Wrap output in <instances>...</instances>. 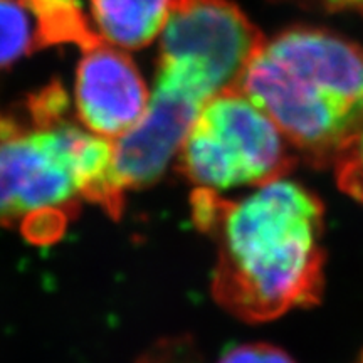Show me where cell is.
<instances>
[{
    "mask_svg": "<svg viewBox=\"0 0 363 363\" xmlns=\"http://www.w3.org/2000/svg\"><path fill=\"white\" fill-rule=\"evenodd\" d=\"M190 208L195 227L217 244L212 291L230 315L262 323L320 303L325 207L316 194L284 179L239 201L197 187Z\"/></svg>",
    "mask_w": 363,
    "mask_h": 363,
    "instance_id": "cell-1",
    "label": "cell"
},
{
    "mask_svg": "<svg viewBox=\"0 0 363 363\" xmlns=\"http://www.w3.org/2000/svg\"><path fill=\"white\" fill-rule=\"evenodd\" d=\"M238 86L311 165L335 163L363 116V49L294 27L257 49Z\"/></svg>",
    "mask_w": 363,
    "mask_h": 363,
    "instance_id": "cell-2",
    "label": "cell"
},
{
    "mask_svg": "<svg viewBox=\"0 0 363 363\" xmlns=\"http://www.w3.org/2000/svg\"><path fill=\"white\" fill-rule=\"evenodd\" d=\"M289 147L274 121L233 86L203 104L179 150L177 169L199 189L259 187L293 170Z\"/></svg>",
    "mask_w": 363,
    "mask_h": 363,
    "instance_id": "cell-3",
    "label": "cell"
},
{
    "mask_svg": "<svg viewBox=\"0 0 363 363\" xmlns=\"http://www.w3.org/2000/svg\"><path fill=\"white\" fill-rule=\"evenodd\" d=\"M262 43L233 0H170L157 72L211 99L238 86Z\"/></svg>",
    "mask_w": 363,
    "mask_h": 363,
    "instance_id": "cell-4",
    "label": "cell"
},
{
    "mask_svg": "<svg viewBox=\"0 0 363 363\" xmlns=\"http://www.w3.org/2000/svg\"><path fill=\"white\" fill-rule=\"evenodd\" d=\"M72 126L66 120L51 128H33L6 115L0 128V225L11 227L44 207L78 214L69 155Z\"/></svg>",
    "mask_w": 363,
    "mask_h": 363,
    "instance_id": "cell-5",
    "label": "cell"
},
{
    "mask_svg": "<svg viewBox=\"0 0 363 363\" xmlns=\"http://www.w3.org/2000/svg\"><path fill=\"white\" fill-rule=\"evenodd\" d=\"M206 103L185 86L157 76L142 120L113 142V167L121 187L145 189L155 184Z\"/></svg>",
    "mask_w": 363,
    "mask_h": 363,
    "instance_id": "cell-6",
    "label": "cell"
},
{
    "mask_svg": "<svg viewBox=\"0 0 363 363\" xmlns=\"http://www.w3.org/2000/svg\"><path fill=\"white\" fill-rule=\"evenodd\" d=\"M74 99L78 118L91 133L118 138L142 120L150 93L131 57L104 43L81 59Z\"/></svg>",
    "mask_w": 363,
    "mask_h": 363,
    "instance_id": "cell-7",
    "label": "cell"
},
{
    "mask_svg": "<svg viewBox=\"0 0 363 363\" xmlns=\"http://www.w3.org/2000/svg\"><path fill=\"white\" fill-rule=\"evenodd\" d=\"M91 16L108 44L142 49L162 33L170 0H89Z\"/></svg>",
    "mask_w": 363,
    "mask_h": 363,
    "instance_id": "cell-8",
    "label": "cell"
},
{
    "mask_svg": "<svg viewBox=\"0 0 363 363\" xmlns=\"http://www.w3.org/2000/svg\"><path fill=\"white\" fill-rule=\"evenodd\" d=\"M38 33L39 49L74 44L86 52L106 43L91 26L81 0H22Z\"/></svg>",
    "mask_w": 363,
    "mask_h": 363,
    "instance_id": "cell-9",
    "label": "cell"
},
{
    "mask_svg": "<svg viewBox=\"0 0 363 363\" xmlns=\"http://www.w3.org/2000/svg\"><path fill=\"white\" fill-rule=\"evenodd\" d=\"M39 51L38 33L22 0H0V69Z\"/></svg>",
    "mask_w": 363,
    "mask_h": 363,
    "instance_id": "cell-10",
    "label": "cell"
},
{
    "mask_svg": "<svg viewBox=\"0 0 363 363\" xmlns=\"http://www.w3.org/2000/svg\"><path fill=\"white\" fill-rule=\"evenodd\" d=\"M24 108L27 125L33 128H51L67 120L69 98L62 84L54 81L38 93L30 94Z\"/></svg>",
    "mask_w": 363,
    "mask_h": 363,
    "instance_id": "cell-11",
    "label": "cell"
},
{
    "mask_svg": "<svg viewBox=\"0 0 363 363\" xmlns=\"http://www.w3.org/2000/svg\"><path fill=\"white\" fill-rule=\"evenodd\" d=\"M337 184L348 197L363 203V130L358 128L335 160Z\"/></svg>",
    "mask_w": 363,
    "mask_h": 363,
    "instance_id": "cell-12",
    "label": "cell"
},
{
    "mask_svg": "<svg viewBox=\"0 0 363 363\" xmlns=\"http://www.w3.org/2000/svg\"><path fill=\"white\" fill-rule=\"evenodd\" d=\"M76 212L62 207H44L22 219V233L34 244H51L65 234L69 217Z\"/></svg>",
    "mask_w": 363,
    "mask_h": 363,
    "instance_id": "cell-13",
    "label": "cell"
},
{
    "mask_svg": "<svg viewBox=\"0 0 363 363\" xmlns=\"http://www.w3.org/2000/svg\"><path fill=\"white\" fill-rule=\"evenodd\" d=\"M217 363H296L284 350L269 343H244L227 350Z\"/></svg>",
    "mask_w": 363,
    "mask_h": 363,
    "instance_id": "cell-14",
    "label": "cell"
},
{
    "mask_svg": "<svg viewBox=\"0 0 363 363\" xmlns=\"http://www.w3.org/2000/svg\"><path fill=\"white\" fill-rule=\"evenodd\" d=\"M136 363H194V348L187 338L163 340Z\"/></svg>",
    "mask_w": 363,
    "mask_h": 363,
    "instance_id": "cell-15",
    "label": "cell"
},
{
    "mask_svg": "<svg viewBox=\"0 0 363 363\" xmlns=\"http://www.w3.org/2000/svg\"><path fill=\"white\" fill-rule=\"evenodd\" d=\"M328 11H357L363 13V0H318Z\"/></svg>",
    "mask_w": 363,
    "mask_h": 363,
    "instance_id": "cell-16",
    "label": "cell"
},
{
    "mask_svg": "<svg viewBox=\"0 0 363 363\" xmlns=\"http://www.w3.org/2000/svg\"><path fill=\"white\" fill-rule=\"evenodd\" d=\"M4 118H6V115H4V113L0 111V126H2V121H4Z\"/></svg>",
    "mask_w": 363,
    "mask_h": 363,
    "instance_id": "cell-17",
    "label": "cell"
},
{
    "mask_svg": "<svg viewBox=\"0 0 363 363\" xmlns=\"http://www.w3.org/2000/svg\"><path fill=\"white\" fill-rule=\"evenodd\" d=\"M360 128L363 130V116H362V121H360Z\"/></svg>",
    "mask_w": 363,
    "mask_h": 363,
    "instance_id": "cell-18",
    "label": "cell"
}]
</instances>
